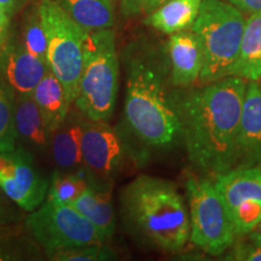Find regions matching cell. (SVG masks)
Wrapping results in <instances>:
<instances>
[{"mask_svg":"<svg viewBox=\"0 0 261 261\" xmlns=\"http://www.w3.org/2000/svg\"><path fill=\"white\" fill-rule=\"evenodd\" d=\"M224 2L233 5L241 11L249 12L250 15L261 12V0H224Z\"/></svg>","mask_w":261,"mask_h":261,"instance_id":"cell-29","label":"cell"},{"mask_svg":"<svg viewBox=\"0 0 261 261\" xmlns=\"http://www.w3.org/2000/svg\"><path fill=\"white\" fill-rule=\"evenodd\" d=\"M15 106V91L0 79V152L11 151L17 146Z\"/></svg>","mask_w":261,"mask_h":261,"instance_id":"cell-23","label":"cell"},{"mask_svg":"<svg viewBox=\"0 0 261 261\" xmlns=\"http://www.w3.org/2000/svg\"><path fill=\"white\" fill-rule=\"evenodd\" d=\"M25 225L47 257L61 250L107 242L71 204L45 200L40 207L31 212Z\"/></svg>","mask_w":261,"mask_h":261,"instance_id":"cell-9","label":"cell"},{"mask_svg":"<svg viewBox=\"0 0 261 261\" xmlns=\"http://www.w3.org/2000/svg\"><path fill=\"white\" fill-rule=\"evenodd\" d=\"M32 94L40 110L46 128L52 136L63 122L73 104L68 100L63 85L50 69Z\"/></svg>","mask_w":261,"mask_h":261,"instance_id":"cell-18","label":"cell"},{"mask_svg":"<svg viewBox=\"0 0 261 261\" xmlns=\"http://www.w3.org/2000/svg\"><path fill=\"white\" fill-rule=\"evenodd\" d=\"M115 257V253L106 246V242H102L61 250L52 254L47 259L52 261H102L113 260Z\"/></svg>","mask_w":261,"mask_h":261,"instance_id":"cell-26","label":"cell"},{"mask_svg":"<svg viewBox=\"0 0 261 261\" xmlns=\"http://www.w3.org/2000/svg\"><path fill=\"white\" fill-rule=\"evenodd\" d=\"M15 125L17 145L23 146L34 156L50 154L52 136L33 94H16Z\"/></svg>","mask_w":261,"mask_h":261,"instance_id":"cell-15","label":"cell"},{"mask_svg":"<svg viewBox=\"0 0 261 261\" xmlns=\"http://www.w3.org/2000/svg\"><path fill=\"white\" fill-rule=\"evenodd\" d=\"M127 232L137 242L162 253H177L190 241L189 208L174 182L142 174L120 192Z\"/></svg>","mask_w":261,"mask_h":261,"instance_id":"cell-3","label":"cell"},{"mask_svg":"<svg viewBox=\"0 0 261 261\" xmlns=\"http://www.w3.org/2000/svg\"><path fill=\"white\" fill-rule=\"evenodd\" d=\"M257 84H259V85H260V87H261V80H260V81H259V83H257Z\"/></svg>","mask_w":261,"mask_h":261,"instance_id":"cell-34","label":"cell"},{"mask_svg":"<svg viewBox=\"0 0 261 261\" xmlns=\"http://www.w3.org/2000/svg\"><path fill=\"white\" fill-rule=\"evenodd\" d=\"M224 255V260L261 261V244L248 238L247 241L233 243Z\"/></svg>","mask_w":261,"mask_h":261,"instance_id":"cell-27","label":"cell"},{"mask_svg":"<svg viewBox=\"0 0 261 261\" xmlns=\"http://www.w3.org/2000/svg\"><path fill=\"white\" fill-rule=\"evenodd\" d=\"M248 238L254 241V242L261 244V223L259 224V226H257L255 230L252 231V232L248 234Z\"/></svg>","mask_w":261,"mask_h":261,"instance_id":"cell-32","label":"cell"},{"mask_svg":"<svg viewBox=\"0 0 261 261\" xmlns=\"http://www.w3.org/2000/svg\"><path fill=\"white\" fill-rule=\"evenodd\" d=\"M169 83L178 89H188L200 80L203 69V51L194 32L171 34L167 42Z\"/></svg>","mask_w":261,"mask_h":261,"instance_id":"cell-12","label":"cell"},{"mask_svg":"<svg viewBox=\"0 0 261 261\" xmlns=\"http://www.w3.org/2000/svg\"><path fill=\"white\" fill-rule=\"evenodd\" d=\"M48 69L46 62L31 54L19 39L9 38L0 48V79L16 94H32Z\"/></svg>","mask_w":261,"mask_h":261,"instance_id":"cell-11","label":"cell"},{"mask_svg":"<svg viewBox=\"0 0 261 261\" xmlns=\"http://www.w3.org/2000/svg\"><path fill=\"white\" fill-rule=\"evenodd\" d=\"M126 126L146 148L166 149L180 139L166 58L145 46H130L125 55Z\"/></svg>","mask_w":261,"mask_h":261,"instance_id":"cell-2","label":"cell"},{"mask_svg":"<svg viewBox=\"0 0 261 261\" xmlns=\"http://www.w3.org/2000/svg\"><path fill=\"white\" fill-rule=\"evenodd\" d=\"M202 0H168L146 16L144 23L165 34L187 31L200 12Z\"/></svg>","mask_w":261,"mask_h":261,"instance_id":"cell-19","label":"cell"},{"mask_svg":"<svg viewBox=\"0 0 261 261\" xmlns=\"http://www.w3.org/2000/svg\"><path fill=\"white\" fill-rule=\"evenodd\" d=\"M120 86V60L112 28L87 31L79 92L74 106L86 119L109 121Z\"/></svg>","mask_w":261,"mask_h":261,"instance_id":"cell-4","label":"cell"},{"mask_svg":"<svg viewBox=\"0 0 261 261\" xmlns=\"http://www.w3.org/2000/svg\"><path fill=\"white\" fill-rule=\"evenodd\" d=\"M39 12L47 38V64L63 85L74 104L79 92L87 31L70 17L55 0H41Z\"/></svg>","mask_w":261,"mask_h":261,"instance_id":"cell-6","label":"cell"},{"mask_svg":"<svg viewBox=\"0 0 261 261\" xmlns=\"http://www.w3.org/2000/svg\"><path fill=\"white\" fill-rule=\"evenodd\" d=\"M24 0H0V6L5 10L6 14L11 18L16 14V11L21 8Z\"/></svg>","mask_w":261,"mask_h":261,"instance_id":"cell-31","label":"cell"},{"mask_svg":"<svg viewBox=\"0 0 261 261\" xmlns=\"http://www.w3.org/2000/svg\"><path fill=\"white\" fill-rule=\"evenodd\" d=\"M232 76L259 83L261 80V12L246 19L240 55Z\"/></svg>","mask_w":261,"mask_h":261,"instance_id":"cell-20","label":"cell"},{"mask_svg":"<svg viewBox=\"0 0 261 261\" xmlns=\"http://www.w3.org/2000/svg\"><path fill=\"white\" fill-rule=\"evenodd\" d=\"M236 167L261 168V87L248 81L241 115Z\"/></svg>","mask_w":261,"mask_h":261,"instance_id":"cell-13","label":"cell"},{"mask_svg":"<svg viewBox=\"0 0 261 261\" xmlns=\"http://www.w3.org/2000/svg\"><path fill=\"white\" fill-rule=\"evenodd\" d=\"M81 152L89 177L102 182H113L130 163L138 165L146 160L144 151L138 150L123 130L104 120L86 119Z\"/></svg>","mask_w":261,"mask_h":261,"instance_id":"cell-8","label":"cell"},{"mask_svg":"<svg viewBox=\"0 0 261 261\" xmlns=\"http://www.w3.org/2000/svg\"><path fill=\"white\" fill-rule=\"evenodd\" d=\"M248 81L226 76L201 89L172 94L189 161L217 175L238 163V137Z\"/></svg>","mask_w":261,"mask_h":261,"instance_id":"cell-1","label":"cell"},{"mask_svg":"<svg viewBox=\"0 0 261 261\" xmlns=\"http://www.w3.org/2000/svg\"><path fill=\"white\" fill-rule=\"evenodd\" d=\"M85 121L86 117L73 104L63 122L52 135L50 155L58 171L76 172L84 168L81 139Z\"/></svg>","mask_w":261,"mask_h":261,"instance_id":"cell-14","label":"cell"},{"mask_svg":"<svg viewBox=\"0 0 261 261\" xmlns=\"http://www.w3.org/2000/svg\"><path fill=\"white\" fill-rule=\"evenodd\" d=\"M48 180L35 165V156L23 146L0 152V190L21 210L33 212L46 200Z\"/></svg>","mask_w":261,"mask_h":261,"instance_id":"cell-10","label":"cell"},{"mask_svg":"<svg viewBox=\"0 0 261 261\" xmlns=\"http://www.w3.org/2000/svg\"><path fill=\"white\" fill-rule=\"evenodd\" d=\"M22 41L31 54L47 63V38L39 12V5L34 6L25 16Z\"/></svg>","mask_w":261,"mask_h":261,"instance_id":"cell-24","label":"cell"},{"mask_svg":"<svg viewBox=\"0 0 261 261\" xmlns=\"http://www.w3.org/2000/svg\"><path fill=\"white\" fill-rule=\"evenodd\" d=\"M3 213H4V210H3L2 201H0V219H2V218H3Z\"/></svg>","mask_w":261,"mask_h":261,"instance_id":"cell-33","label":"cell"},{"mask_svg":"<svg viewBox=\"0 0 261 261\" xmlns=\"http://www.w3.org/2000/svg\"><path fill=\"white\" fill-rule=\"evenodd\" d=\"M86 31L113 28L115 22L112 0H55Z\"/></svg>","mask_w":261,"mask_h":261,"instance_id":"cell-21","label":"cell"},{"mask_svg":"<svg viewBox=\"0 0 261 261\" xmlns=\"http://www.w3.org/2000/svg\"><path fill=\"white\" fill-rule=\"evenodd\" d=\"M214 185L231 214L246 200H261V168L234 167L214 178Z\"/></svg>","mask_w":261,"mask_h":261,"instance_id":"cell-17","label":"cell"},{"mask_svg":"<svg viewBox=\"0 0 261 261\" xmlns=\"http://www.w3.org/2000/svg\"><path fill=\"white\" fill-rule=\"evenodd\" d=\"M90 177L85 168L76 172L56 169L48 180L46 200L56 203L71 204L89 187Z\"/></svg>","mask_w":261,"mask_h":261,"instance_id":"cell-22","label":"cell"},{"mask_svg":"<svg viewBox=\"0 0 261 261\" xmlns=\"http://www.w3.org/2000/svg\"><path fill=\"white\" fill-rule=\"evenodd\" d=\"M9 27H10V17L6 14L5 10L0 6V48L5 45L9 39Z\"/></svg>","mask_w":261,"mask_h":261,"instance_id":"cell-30","label":"cell"},{"mask_svg":"<svg viewBox=\"0 0 261 261\" xmlns=\"http://www.w3.org/2000/svg\"><path fill=\"white\" fill-rule=\"evenodd\" d=\"M187 197L190 241L210 255H224L236 242L237 234L214 181L190 177L187 180Z\"/></svg>","mask_w":261,"mask_h":261,"instance_id":"cell-7","label":"cell"},{"mask_svg":"<svg viewBox=\"0 0 261 261\" xmlns=\"http://www.w3.org/2000/svg\"><path fill=\"white\" fill-rule=\"evenodd\" d=\"M230 215L237 236H248L261 223V200L243 201Z\"/></svg>","mask_w":261,"mask_h":261,"instance_id":"cell-25","label":"cell"},{"mask_svg":"<svg viewBox=\"0 0 261 261\" xmlns=\"http://www.w3.org/2000/svg\"><path fill=\"white\" fill-rule=\"evenodd\" d=\"M246 19L241 10L224 0H202L192 32L203 51V85L232 76L240 55Z\"/></svg>","mask_w":261,"mask_h":261,"instance_id":"cell-5","label":"cell"},{"mask_svg":"<svg viewBox=\"0 0 261 261\" xmlns=\"http://www.w3.org/2000/svg\"><path fill=\"white\" fill-rule=\"evenodd\" d=\"M113 182H102L90 178L89 187L71 205L99 231L106 241L115 232V212L112 198Z\"/></svg>","mask_w":261,"mask_h":261,"instance_id":"cell-16","label":"cell"},{"mask_svg":"<svg viewBox=\"0 0 261 261\" xmlns=\"http://www.w3.org/2000/svg\"><path fill=\"white\" fill-rule=\"evenodd\" d=\"M168 0H121V12L126 17L149 15Z\"/></svg>","mask_w":261,"mask_h":261,"instance_id":"cell-28","label":"cell"}]
</instances>
